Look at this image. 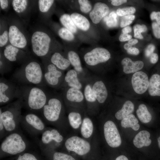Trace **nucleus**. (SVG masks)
<instances>
[{"mask_svg":"<svg viewBox=\"0 0 160 160\" xmlns=\"http://www.w3.org/2000/svg\"><path fill=\"white\" fill-rule=\"evenodd\" d=\"M60 20L62 25L72 33L77 32V27L72 20L71 16L68 14H64L60 17Z\"/></svg>","mask_w":160,"mask_h":160,"instance_id":"31","label":"nucleus"},{"mask_svg":"<svg viewBox=\"0 0 160 160\" xmlns=\"http://www.w3.org/2000/svg\"><path fill=\"white\" fill-rule=\"evenodd\" d=\"M134 36L136 38L143 39V36L141 34L142 32H145L147 31L146 26L144 25L136 24L133 27Z\"/></svg>","mask_w":160,"mask_h":160,"instance_id":"35","label":"nucleus"},{"mask_svg":"<svg viewBox=\"0 0 160 160\" xmlns=\"http://www.w3.org/2000/svg\"><path fill=\"white\" fill-rule=\"evenodd\" d=\"M18 87L3 78L0 79V105H7L17 98Z\"/></svg>","mask_w":160,"mask_h":160,"instance_id":"11","label":"nucleus"},{"mask_svg":"<svg viewBox=\"0 0 160 160\" xmlns=\"http://www.w3.org/2000/svg\"><path fill=\"white\" fill-rule=\"evenodd\" d=\"M131 82L134 90L138 94L144 93L148 88V77L143 72L138 71L134 73L132 78Z\"/></svg>","mask_w":160,"mask_h":160,"instance_id":"16","label":"nucleus"},{"mask_svg":"<svg viewBox=\"0 0 160 160\" xmlns=\"http://www.w3.org/2000/svg\"><path fill=\"white\" fill-rule=\"evenodd\" d=\"M64 145L67 150L73 152L80 156L88 153L91 148L90 144L88 141L76 136L68 138L65 142Z\"/></svg>","mask_w":160,"mask_h":160,"instance_id":"12","label":"nucleus"},{"mask_svg":"<svg viewBox=\"0 0 160 160\" xmlns=\"http://www.w3.org/2000/svg\"><path fill=\"white\" fill-rule=\"evenodd\" d=\"M104 133L105 140L110 147L115 148L121 144L120 134L115 123L108 120L105 123L103 127Z\"/></svg>","mask_w":160,"mask_h":160,"instance_id":"13","label":"nucleus"},{"mask_svg":"<svg viewBox=\"0 0 160 160\" xmlns=\"http://www.w3.org/2000/svg\"><path fill=\"white\" fill-rule=\"evenodd\" d=\"M69 111L68 119L71 127L74 129H77L81 125L82 119L81 113L75 108L72 110L71 107H68Z\"/></svg>","mask_w":160,"mask_h":160,"instance_id":"24","label":"nucleus"},{"mask_svg":"<svg viewBox=\"0 0 160 160\" xmlns=\"http://www.w3.org/2000/svg\"><path fill=\"white\" fill-rule=\"evenodd\" d=\"M28 147V144L22 134L18 130L7 135L2 141L1 152L15 155L24 151Z\"/></svg>","mask_w":160,"mask_h":160,"instance_id":"5","label":"nucleus"},{"mask_svg":"<svg viewBox=\"0 0 160 160\" xmlns=\"http://www.w3.org/2000/svg\"><path fill=\"white\" fill-rule=\"evenodd\" d=\"M123 71L126 74L136 73L141 69L144 66L143 62L141 60L132 61L128 57L124 58L121 61Z\"/></svg>","mask_w":160,"mask_h":160,"instance_id":"21","label":"nucleus"},{"mask_svg":"<svg viewBox=\"0 0 160 160\" xmlns=\"http://www.w3.org/2000/svg\"><path fill=\"white\" fill-rule=\"evenodd\" d=\"M155 49V46L152 44L148 45L145 50V56L149 57L153 53Z\"/></svg>","mask_w":160,"mask_h":160,"instance_id":"45","label":"nucleus"},{"mask_svg":"<svg viewBox=\"0 0 160 160\" xmlns=\"http://www.w3.org/2000/svg\"><path fill=\"white\" fill-rule=\"evenodd\" d=\"M152 27L153 34L158 39H160V26L157 23L154 22L152 24Z\"/></svg>","mask_w":160,"mask_h":160,"instance_id":"44","label":"nucleus"},{"mask_svg":"<svg viewBox=\"0 0 160 160\" xmlns=\"http://www.w3.org/2000/svg\"><path fill=\"white\" fill-rule=\"evenodd\" d=\"M41 134L40 145V147L46 149L51 147L53 143H60L63 140V135L55 129L47 127Z\"/></svg>","mask_w":160,"mask_h":160,"instance_id":"15","label":"nucleus"},{"mask_svg":"<svg viewBox=\"0 0 160 160\" xmlns=\"http://www.w3.org/2000/svg\"><path fill=\"white\" fill-rule=\"evenodd\" d=\"M42 68L37 62L30 61L14 72L13 76L18 82L43 87L47 85L44 80Z\"/></svg>","mask_w":160,"mask_h":160,"instance_id":"2","label":"nucleus"},{"mask_svg":"<svg viewBox=\"0 0 160 160\" xmlns=\"http://www.w3.org/2000/svg\"><path fill=\"white\" fill-rule=\"evenodd\" d=\"M109 11V8L106 4L98 2L95 4L93 10L89 13V16L94 23L97 24L103 18L106 16Z\"/></svg>","mask_w":160,"mask_h":160,"instance_id":"19","label":"nucleus"},{"mask_svg":"<svg viewBox=\"0 0 160 160\" xmlns=\"http://www.w3.org/2000/svg\"><path fill=\"white\" fill-rule=\"evenodd\" d=\"M93 131L94 125L92 120L88 117H84L80 129L82 136L84 138H89L92 135Z\"/></svg>","mask_w":160,"mask_h":160,"instance_id":"27","label":"nucleus"},{"mask_svg":"<svg viewBox=\"0 0 160 160\" xmlns=\"http://www.w3.org/2000/svg\"><path fill=\"white\" fill-rule=\"evenodd\" d=\"M127 52L129 54L137 55L139 53V51L137 48L131 47L127 50Z\"/></svg>","mask_w":160,"mask_h":160,"instance_id":"48","label":"nucleus"},{"mask_svg":"<svg viewBox=\"0 0 160 160\" xmlns=\"http://www.w3.org/2000/svg\"><path fill=\"white\" fill-rule=\"evenodd\" d=\"M137 118L133 114H131L122 119L121 121L122 127L131 128L135 131L138 130L140 127Z\"/></svg>","mask_w":160,"mask_h":160,"instance_id":"29","label":"nucleus"},{"mask_svg":"<svg viewBox=\"0 0 160 160\" xmlns=\"http://www.w3.org/2000/svg\"><path fill=\"white\" fill-rule=\"evenodd\" d=\"M8 32L9 41L11 45L18 48L25 47L27 42L26 39L16 26H10Z\"/></svg>","mask_w":160,"mask_h":160,"instance_id":"17","label":"nucleus"},{"mask_svg":"<svg viewBox=\"0 0 160 160\" xmlns=\"http://www.w3.org/2000/svg\"><path fill=\"white\" fill-rule=\"evenodd\" d=\"M23 107L22 100L19 98L0 108V121L5 129L7 135L17 130L22 116Z\"/></svg>","mask_w":160,"mask_h":160,"instance_id":"4","label":"nucleus"},{"mask_svg":"<svg viewBox=\"0 0 160 160\" xmlns=\"http://www.w3.org/2000/svg\"><path fill=\"white\" fill-rule=\"evenodd\" d=\"M64 103L62 94L49 95L40 112L44 121L58 126L59 122H62L65 117Z\"/></svg>","mask_w":160,"mask_h":160,"instance_id":"3","label":"nucleus"},{"mask_svg":"<svg viewBox=\"0 0 160 160\" xmlns=\"http://www.w3.org/2000/svg\"><path fill=\"white\" fill-rule=\"evenodd\" d=\"M150 137V134L148 132L145 130L141 131L135 137L133 143L138 148L148 146L151 143V140L149 138Z\"/></svg>","mask_w":160,"mask_h":160,"instance_id":"23","label":"nucleus"},{"mask_svg":"<svg viewBox=\"0 0 160 160\" xmlns=\"http://www.w3.org/2000/svg\"><path fill=\"white\" fill-rule=\"evenodd\" d=\"M92 90L98 104H102L106 101L108 92L104 82L97 76V75L90 76Z\"/></svg>","mask_w":160,"mask_h":160,"instance_id":"14","label":"nucleus"},{"mask_svg":"<svg viewBox=\"0 0 160 160\" xmlns=\"http://www.w3.org/2000/svg\"><path fill=\"white\" fill-rule=\"evenodd\" d=\"M9 40V32L4 31L0 35V47H3L6 45Z\"/></svg>","mask_w":160,"mask_h":160,"instance_id":"42","label":"nucleus"},{"mask_svg":"<svg viewBox=\"0 0 160 160\" xmlns=\"http://www.w3.org/2000/svg\"><path fill=\"white\" fill-rule=\"evenodd\" d=\"M149 94L151 96H160V75L153 74L149 80L148 88Z\"/></svg>","mask_w":160,"mask_h":160,"instance_id":"26","label":"nucleus"},{"mask_svg":"<svg viewBox=\"0 0 160 160\" xmlns=\"http://www.w3.org/2000/svg\"><path fill=\"white\" fill-rule=\"evenodd\" d=\"M111 1V4L114 6L120 5L127 2L126 0H113Z\"/></svg>","mask_w":160,"mask_h":160,"instance_id":"50","label":"nucleus"},{"mask_svg":"<svg viewBox=\"0 0 160 160\" xmlns=\"http://www.w3.org/2000/svg\"><path fill=\"white\" fill-rule=\"evenodd\" d=\"M136 113L140 120L143 123H148L152 119L151 115L144 104H141L139 106Z\"/></svg>","mask_w":160,"mask_h":160,"instance_id":"30","label":"nucleus"},{"mask_svg":"<svg viewBox=\"0 0 160 160\" xmlns=\"http://www.w3.org/2000/svg\"><path fill=\"white\" fill-rule=\"evenodd\" d=\"M157 141L158 142V146L160 149V136L158 138Z\"/></svg>","mask_w":160,"mask_h":160,"instance_id":"56","label":"nucleus"},{"mask_svg":"<svg viewBox=\"0 0 160 160\" xmlns=\"http://www.w3.org/2000/svg\"><path fill=\"white\" fill-rule=\"evenodd\" d=\"M135 11L136 9L134 7H129L118 9L116 11V13L118 15L122 16L132 14L135 12Z\"/></svg>","mask_w":160,"mask_h":160,"instance_id":"38","label":"nucleus"},{"mask_svg":"<svg viewBox=\"0 0 160 160\" xmlns=\"http://www.w3.org/2000/svg\"><path fill=\"white\" fill-rule=\"evenodd\" d=\"M111 56L110 52L107 49L96 47L85 53L84 59L87 65L94 68L99 64L107 61Z\"/></svg>","mask_w":160,"mask_h":160,"instance_id":"10","label":"nucleus"},{"mask_svg":"<svg viewBox=\"0 0 160 160\" xmlns=\"http://www.w3.org/2000/svg\"><path fill=\"white\" fill-rule=\"evenodd\" d=\"M9 4V1L7 0H0V5L1 9H7Z\"/></svg>","mask_w":160,"mask_h":160,"instance_id":"51","label":"nucleus"},{"mask_svg":"<svg viewBox=\"0 0 160 160\" xmlns=\"http://www.w3.org/2000/svg\"><path fill=\"white\" fill-rule=\"evenodd\" d=\"M58 34L62 39L67 41H71L73 40L74 36L73 33L64 27L60 28L58 30Z\"/></svg>","mask_w":160,"mask_h":160,"instance_id":"33","label":"nucleus"},{"mask_svg":"<svg viewBox=\"0 0 160 160\" xmlns=\"http://www.w3.org/2000/svg\"><path fill=\"white\" fill-rule=\"evenodd\" d=\"M51 39L46 33L41 31L34 32L31 38L32 51L37 56L43 58L49 54Z\"/></svg>","mask_w":160,"mask_h":160,"instance_id":"7","label":"nucleus"},{"mask_svg":"<svg viewBox=\"0 0 160 160\" xmlns=\"http://www.w3.org/2000/svg\"><path fill=\"white\" fill-rule=\"evenodd\" d=\"M44 58V77L46 85L56 89H60L65 76L64 71L51 63L47 57Z\"/></svg>","mask_w":160,"mask_h":160,"instance_id":"6","label":"nucleus"},{"mask_svg":"<svg viewBox=\"0 0 160 160\" xmlns=\"http://www.w3.org/2000/svg\"><path fill=\"white\" fill-rule=\"evenodd\" d=\"M28 1L26 0H13L12 4L13 9L16 12L20 13L26 9Z\"/></svg>","mask_w":160,"mask_h":160,"instance_id":"32","label":"nucleus"},{"mask_svg":"<svg viewBox=\"0 0 160 160\" xmlns=\"http://www.w3.org/2000/svg\"><path fill=\"white\" fill-rule=\"evenodd\" d=\"M138 42V41L136 39H131L128 41V43L131 46L135 45Z\"/></svg>","mask_w":160,"mask_h":160,"instance_id":"53","label":"nucleus"},{"mask_svg":"<svg viewBox=\"0 0 160 160\" xmlns=\"http://www.w3.org/2000/svg\"><path fill=\"white\" fill-rule=\"evenodd\" d=\"M47 57L50 62L59 69L63 71L70 69L71 65L70 62L67 58L64 57L60 53L55 52Z\"/></svg>","mask_w":160,"mask_h":160,"instance_id":"20","label":"nucleus"},{"mask_svg":"<svg viewBox=\"0 0 160 160\" xmlns=\"http://www.w3.org/2000/svg\"><path fill=\"white\" fill-rule=\"evenodd\" d=\"M108 16H106L104 18L103 20H104V21L105 22H106L107 20L108 19Z\"/></svg>","mask_w":160,"mask_h":160,"instance_id":"57","label":"nucleus"},{"mask_svg":"<svg viewBox=\"0 0 160 160\" xmlns=\"http://www.w3.org/2000/svg\"><path fill=\"white\" fill-rule=\"evenodd\" d=\"M16 160H38L33 154L28 153H25L22 155H19Z\"/></svg>","mask_w":160,"mask_h":160,"instance_id":"43","label":"nucleus"},{"mask_svg":"<svg viewBox=\"0 0 160 160\" xmlns=\"http://www.w3.org/2000/svg\"><path fill=\"white\" fill-rule=\"evenodd\" d=\"M78 1L80 5V9L82 12L86 13L91 11L92 6L89 1L79 0Z\"/></svg>","mask_w":160,"mask_h":160,"instance_id":"37","label":"nucleus"},{"mask_svg":"<svg viewBox=\"0 0 160 160\" xmlns=\"http://www.w3.org/2000/svg\"><path fill=\"white\" fill-rule=\"evenodd\" d=\"M0 55V73L1 75H3L8 73L10 70V68L8 65L6 63L5 61V57L4 55Z\"/></svg>","mask_w":160,"mask_h":160,"instance_id":"40","label":"nucleus"},{"mask_svg":"<svg viewBox=\"0 0 160 160\" xmlns=\"http://www.w3.org/2000/svg\"><path fill=\"white\" fill-rule=\"evenodd\" d=\"M49 95L43 87L25 85L18 87L17 98L22 100L23 107L36 113H40Z\"/></svg>","mask_w":160,"mask_h":160,"instance_id":"1","label":"nucleus"},{"mask_svg":"<svg viewBox=\"0 0 160 160\" xmlns=\"http://www.w3.org/2000/svg\"><path fill=\"white\" fill-rule=\"evenodd\" d=\"M135 16L134 15H127L122 17L120 23L121 27H124L131 24L134 20Z\"/></svg>","mask_w":160,"mask_h":160,"instance_id":"41","label":"nucleus"},{"mask_svg":"<svg viewBox=\"0 0 160 160\" xmlns=\"http://www.w3.org/2000/svg\"><path fill=\"white\" fill-rule=\"evenodd\" d=\"M115 160H129L124 155H120L117 157Z\"/></svg>","mask_w":160,"mask_h":160,"instance_id":"54","label":"nucleus"},{"mask_svg":"<svg viewBox=\"0 0 160 160\" xmlns=\"http://www.w3.org/2000/svg\"><path fill=\"white\" fill-rule=\"evenodd\" d=\"M105 23L107 25L109 28L114 27L117 25V16L115 12L113 11L110 13Z\"/></svg>","mask_w":160,"mask_h":160,"instance_id":"36","label":"nucleus"},{"mask_svg":"<svg viewBox=\"0 0 160 160\" xmlns=\"http://www.w3.org/2000/svg\"><path fill=\"white\" fill-rule=\"evenodd\" d=\"M150 17L152 20L155 19L156 23L160 25V12H153L151 14Z\"/></svg>","mask_w":160,"mask_h":160,"instance_id":"46","label":"nucleus"},{"mask_svg":"<svg viewBox=\"0 0 160 160\" xmlns=\"http://www.w3.org/2000/svg\"><path fill=\"white\" fill-rule=\"evenodd\" d=\"M132 36L128 34L121 33L119 37V40L121 42L128 41L131 39Z\"/></svg>","mask_w":160,"mask_h":160,"instance_id":"47","label":"nucleus"},{"mask_svg":"<svg viewBox=\"0 0 160 160\" xmlns=\"http://www.w3.org/2000/svg\"><path fill=\"white\" fill-rule=\"evenodd\" d=\"M53 160H76L72 156L67 154L56 152L53 155Z\"/></svg>","mask_w":160,"mask_h":160,"instance_id":"39","label":"nucleus"},{"mask_svg":"<svg viewBox=\"0 0 160 160\" xmlns=\"http://www.w3.org/2000/svg\"><path fill=\"white\" fill-rule=\"evenodd\" d=\"M134 106L130 101L127 100L124 103L122 108L115 114V117L118 120H122L127 116L131 114L134 111Z\"/></svg>","mask_w":160,"mask_h":160,"instance_id":"28","label":"nucleus"},{"mask_svg":"<svg viewBox=\"0 0 160 160\" xmlns=\"http://www.w3.org/2000/svg\"><path fill=\"white\" fill-rule=\"evenodd\" d=\"M54 2L52 0H39L38 1L39 10L43 13L47 12Z\"/></svg>","mask_w":160,"mask_h":160,"instance_id":"34","label":"nucleus"},{"mask_svg":"<svg viewBox=\"0 0 160 160\" xmlns=\"http://www.w3.org/2000/svg\"><path fill=\"white\" fill-rule=\"evenodd\" d=\"M20 124L33 135L41 134L47 128L43 119L36 113L31 112L22 115Z\"/></svg>","mask_w":160,"mask_h":160,"instance_id":"8","label":"nucleus"},{"mask_svg":"<svg viewBox=\"0 0 160 160\" xmlns=\"http://www.w3.org/2000/svg\"><path fill=\"white\" fill-rule=\"evenodd\" d=\"M150 57V61L152 63L155 64L157 62L159 57L158 56L156 53H153Z\"/></svg>","mask_w":160,"mask_h":160,"instance_id":"49","label":"nucleus"},{"mask_svg":"<svg viewBox=\"0 0 160 160\" xmlns=\"http://www.w3.org/2000/svg\"><path fill=\"white\" fill-rule=\"evenodd\" d=\"M70 16L74 24L79 29L86 31L89 28V22L84 16L76 12L72 13Z\"/></svg>","mask_w":160,"mask_h":160,"instance_id":"25","label":"nucleus"},{"mask_svg":"<svg viewBox=\"0 0 160 160\" xmlns=\"http://www.w3.org/2000/svg\"><path fill=\"white\" fill-rule=\"evenodd\" d=\"M62 95L66 107L82 108L86 103L82 90L70 87L61 89Z\"/></svg>","mask_w":160,"mask_h":160,"instance_id":"9","label":"nucleus"},{"mask_svg":"<svg viewBox=\"0 0 160 160\" xmlns=\"http://www.w3.org/2000/svg\"><path fill=\"white\" fill-rule=\"evenodd\" d=\"M124 47V49L127 50L132 47V46L129 43H127L125 44Z\"/></svg>","mask_w":160,"mask_h":160,"instance_id":"55","label":"nucleus"},{"mask_svg":"<svg viewBox=\"0 0 160 160\" xmlns=\"http://www.w3.org/2000/svg\"><path fill=\"white\" fill-rule=\"evenodd\" d=\"M83 83L80 79L77 72L74 69H70L65 74L60 89L68 87L83 91Z\"/></svg>","mask_w":160,"mask_h":160,"instance_id":"18","label":"nucleus"},{"mask_svg":"<svg viewBox=\"0 0 160 160\" xmlns=\"http://www.w3.org/2000/svg\"><path fill=\"white\" fill-rule=\"evenodd\" d=\"M3 55L10 62H14L20 59H23L25 56L23 52H20L19 49L11 44L6 46L4 49Z\"/></svg>","mask_w":160,"mask_h":160,"instance_id":"22","label":"nucleus"},{"mask_svg":"<svg viewBox=\"0 0 160 160\" xmlns=\"http://www.w3.org/2000/svg\"><path fill=\"white\" fill-rule=\"evenodd\" d=\"M132 29L130 26H127L124 27L122 30V33L124 34H128L132 31Z\"/></svg>","mask_w":160,"mask_h":160,"instance_id":"52","label":"nucleus"}]
</instances>
